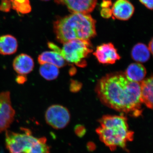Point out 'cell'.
Segmentation results:
<instances>
[{
    "mask_svg": "<svg viewBox=\"0 0 153 153\" xmlns=\"http://www.w3.org/2000/svg\"><path fill=\"white\" fill-rule=\"evenodd\" d=\"M14 7L22 13H29L31 10L28 0H15Z\"/></svg>",
    "mask_w": 153,
    "mask_h": 153,
    "instance_id": "ac0fdd59",
    "label": "cell"
},
{
    "mask_svg": "<svg viewBox=\"0 0 153 153\" xmlns=\"http://www.w3.org/2000/svg\"><path fill=\"white\" fill-rule=\"evenodd\" d=\"M92 51L89 41L74 39L63 44L60 54L66 62L84 67L87 65L85 59Z\"/></svg>",
    "mask_w": 153,
    "mask_h": 153,
    "instance_id": "5b68a950",
    "label": "cell"
},
{
    "mask_svg": "<svg viewBox=\"0 0 153 153\" xmlns=\"http://www.w3.org/2000/svg\"><path fill=\"white\" fill-rule=\"evenodd\" d=\"M26 80H27V79L24 75H19L17 77L16 81L20 84L24 83L25 82H26Z\"/></svg>",
    "mask_w": 153,
    "mask_h": 153,
    "instance_id": "cb8c5ba5",
    "label": "cell"
},
{
    "mask_svg": "<svg viewBox=\"0 0 153 153\" xmlns=\"http://www.w3.org/2000/svg\"><path fill=\"white\" fill-rule=\"evenodd\" d=\"M111 5H112V3L111 0H103V1L102 3L101 6L102 8H109Z\"/></svg>",
    "mask_w": 153,
    "mask_h": 153,
    "instance_id": "603a6c76",
    "label": "cell"
},
{
    "mask_svg": "<svg viewBox=\"0 0 153 153\" xmlns=\"http://www.w3.org/2000/svg\"><path fill=\"white\" fill-rule=\"evenodd\" d=\"M139 1L146 7L149 10H153V0H139Z\"/></svg>",
    "mask_w": 153,
    "mask_h": 153,
    "instance_id": "44dd1931",
    "label": "cell"
},
{
    "mask_svg": "<svg viewBox=\"0 0 153 153\" xmlns=\"http://www.w3.org/2000/svg\"><path fill=\"white\" fill-rule=\"evenodd\" d=\"M150 53L147 46L142 43H138L133 48L131 55L135 61L140 63H144L149 59Z\"/></svg>",
    "mask_w": 153,
    "mask_h": 153,
    "instance_id": "2e32d148",
    "label": "cell"
},
{
    "mask_svg": "<svg viewBox=\"0 0 153 153\" xmlns=\"http://www.w3.org/2000/svg\"><path fill=\"white\" fill-rule=\"evenodd\" d=\"M38 60L40 65L49 63L62 68L66 66V62L60 53L55 51H45L38 56Z\"/></svg>",
    "mask_w": 153,
    "mask_h": 153,
    "instance_id": "7c38bea8",
    "label": "cell"
},
{
    "mask_svg": "<svg viewBox=\"0 0 153 153\" xmlns=\"http://www.w3.org/2000/svg\"><path fill=\"white\" fill-rule=\"evenodd\" d=\"M100 126L96 130L100 141L114 151L120 148L126 151L127 143L134 139V133L129 129L124 116L105 115L99 120Z\"/></svg>",
    "mask_w": 153,
    "mask_h": 153,
    "instance_id": "3957f363",
    "label": "cell"
},
{
    "mask_svg": "<svg viewBox=\"0 0 153 153\" xmlns=\"http://www.w3.org/2000/svg\"><path fill=\"white\" fill-rule=\"evenodd\" d=\"M55 2L64 5L72 13L89 14L95 8L97 0H55Z\"/></svg>",
    "mask_w": 153,
    "mask_h": 153,
    "instance_id": "9c48e42d",
    "label": "cell"
},
{
    "mask_svg": "<svg viewBox=\"0 0 153 153\" xmlns=\"http://www.w3.org/2000/svg\"><path fill=\"white\" fill-rule=\"evenodd\" d=\"M124 73L129 79L140 83L144 80L146 74V70L140 63H133L128 67Z\"/></svg>",
    "mask_w": 153,
    "mask_h": 153,
    "instance_id": "9a60e30c",
    "label": "cell"
},
{
    "mask_svg": "<svg viewBox=\"0 0 153 153\" xmlns=\"http://www.w3.org/2000/svg\"><path fill=\"white\" fill-rule=\"evenodd\" d=\"M87 149L89 152H93L95 150L96 146L95 144L92 142H89L87 144Z\"/></svg>",
    "mask_w": 153,
    "mask_h": 153,
    "instance_id": "7402d4cb",
    "label": "cell"
},
{
    "mask_svg": "<svg viewBox=\"0 0 153 153\" xmlns=\"http://www.w3.org/2000/svg\"><path fill=\"white\" fill-rule=\"evenodd\" d=\"M100 14L103 18L108 19L112 16V10L110 8H103L101 10Z\"/></svg>",
    "mask_w": 153,
    "mask_h": 153,
    "instance_id": "ffe728a7",
    "label": "cell"
},
{
    "mask_svg": "<svg viewBox=\"0 0 153 153\" xmlns=\"http://www.w3.org/2000/svg\"><path fill=\"white\" fill-rule=\"evenodd\" d=\"M111 10L112 15L115 19L127 21L133 15L134 7L128 0H117L114 4Z\"/></svg>",
    "mask_w": 153,
    "mask_h": 153,
    "instance_id": "30bf717a",
    "label": "cell"
},
{
    "mask_svg": "<svg viewBox=\"0 0 153 153\" xmlns=\"http://www.w3.org/2000/svg\"><path fill=\"white\" fill-rule=\"evenodd\" d=\"M86 129L84 126L78 125L76 126L74 128V132L77 137H82L84 136L86 133Z\"/></svg>",
    "mask_w": 153,
    "mask_h": 153,
    "instance_id": "d6986e66",
    "label": "cell"
},
{
    "mask_svg": "<svg viewBox=\"0 0 153 153\" xmlns=\"http://www.w3.org/2000/svg\"><path fill=\"white\" fill-rule=\"evenodd\" d=\"M46 122L55 129H61L68 125L70 120V114L67 108L59 105L49 106L45 114Z\"/></svg>",
    "mask_w": 153,
    "mask_h": 153,
    "instance_id": "8992f818",
    "label": "cell"
},
{
    "mask_svg": "<svg viewBox=\"0 0 153 153\" xmlns=\"http://www.w3.org/2000/svg\"><path fill=\"white\" fill-rule=\"evenodd\" d=\"M39 73L44 79L51 81L58 77L59 74V68L52 64L44 63L41 65Z\"/></svg>",
    "mask_w": 153,
    "mask_h": 153,
    "instance_id": "e0dca14e",
    "label": "cell"
},
{
    "mask_svg": "<svg viewBox=\"0 0 153 153\" xmlns=\"http://www.w3.org/2000/svg\"><path fill=\"white\" fill-rule=\"evenodd\" d=\"M22 132L6 131V147L10 153H50L45 137H36L27 128Z\"/></svg>",
    "mask_w": 153,
    "mask_h": 153,
    "instance_id": "277c9868",
    "label": "cell"
},
{
    "mask_svg": "<svg viewBox=\"0 0 153 153\" xmlns=\"http://www.w3.org/2000/svg\"><path fill=\"white\" fill-rule=\"evenodd\" d=\"M42 1H49V0H42Z\"/></svg>",
    "mask_w": 153,
    "mask_h": 153,
    "instance_id": "484cf974",
    "label": "cell"
},
{
    "mask_svg": "<svg viewBox=\"0 0 153 153\" xmlns=\"http://www.w3.org/2000/svg\"><path fill=\"white\" fill-rule=\"evenodd\" d=\"M15 114L10 91L0 93V133L7 131L9 128L14 121Z\"/></svg>",
    "mask_w": 153,
    "mask_h": 153,
    "instance_id": "52a82bcc",
    "label": "cell"
},
{
    "mask_svg": "<svg viewBox=\"0 0 153 153\" xmlns=\"http://www.w3.org/2000/svg\"><path fill=\"white\" fill-rule=\"evenodd\" d=\"M153 39L152 38V40H151L150 41L149 43V46H148V49H149V50L150 52L152 54L153 53Z\"/></svg>",
    "mask_w": 153,
    "mask_h": 153,
    "instance_id": "d4e9b609",
    "label": "cell"
},
{
    "mask_svg": "<svg viewBox=\"0 0 153 153\" xmlns=\"http://www.w3.org/2000/svg\"><path fill=\"white\" fill-rule=\"evenodd\" d=\"M13 66L14 70L17 74L25 76L33 71L35 63L31 56L23 53L15 57Z\"/></svg>",
    "mask_w": 153,
    "mask_h": 153,
    "instance_id": "8fae6325",
    "label": "cell"
},
{
    "mask_svg": "<svg viewBox=\"0 0 153 153\" xmlns=\"http://www.w3.org/2000/svg\"><path fill=\"white\" fill-rule=\"evenodd\" d=\"M96 91L102 102L111 108L133 117L141 115L140 82L132 81L124 73L106 74L98 81Z\"/></svg>",
    "mask_w": 153,
    "mask_h": 153,
    "instance_id": "6da1fadb",
    "label": "cell"
},
{
    "mask_svg": "<svg viewBox=\"0 0 153 153\" xmlns=\"http://www.w3.org/2000/svg\"><path fill=\"white\" fill-rule=\"evenodd\" d=\"M54 29L57 41L63 44L74 39L89 41L97 35L96 21L88 14L72 13L60 18Z\"/></svg>",
    "mask_w": 153,
    "mask_h": 153,
    "instance_id": "7a4b0ae2",
    "label": "cell"
},
{
    "mask_svg": "<svg viewBox=\"0 0 153 153\" xmlns=\"http://www.w3.org/2000/svg\"><path fill=\"white\" fill-rule=\"evenodd\" d=\"M18 48V41L14 36L10 35H7L0 37L1 55H13L17 52Z\"/></svg>",
    "mask_w": 153,
    "mask_h": 153,
    "instance_id": "5bb4252c",
    "label": "cell"
},
{
    "mask_svg": "<svg viewBox=\"0 0 153 153\" xmlns=\"http://www.w3.org/2000/svg\"><path fill=\"white\" fill-rule=\"evenodd\" d=\"M94 55L100 63L104 64H114L120 59L117 50L111 43L98 46Z\"/></svg>",
    "mask_w": 153,
    "mask_h": 153,
    "instance_id": "ba28073f",
    "label": "cell"
},
{
    "mask_svg": "<svg viewBox=\"0 0 153 153\" xmlns=\"http://www.w3.org/2000/svg\"><path fill=\"white\" fill-rule=\"evenodd\" d=\"M153 82L152 76L140 82L141 100L150 109L153 108Z\"/></svg>",
    "mask_w": 153,
    "mask_h": 153,
    "instance_id": "4fadbf2b",
    "label": "cell"
}]
</instances>
